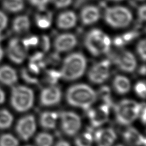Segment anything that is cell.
I'll list each match as a JSON object with an SVG mask.
<instances>
[{"mask_svg":"<svg viewBox=\"0 0 146 146\" xmlns=\"http://www.w3.org/2000/svg\"><path fill=\"white\" fill-rule=\"evenodd\" d=\"M13 122V116L7 110H0V129H7L11 126Z\"/></svg>","mask_w":146,"mask_h":146,"instance_id":"cell-26","label":"cell"},{"mask_svg":"<svg viewBox=\"0 0 146 146\" xmlns=\"http://www.w3.org/2000/svg\"><path fill=\"white\" fill-rule=\"evenodd\" d=\"M35 142L37 146H51L53 142V138L50 134L41 133L36 137Z\"/></svg>","mask_w":146,"mask_h":146,"instance_id":"cell-28","label":"cell"},{"mask_svg":"<svg viewBox=\"0 0 146 146\" xmlns=\"http://www.w3.org/2000/svg\"><path fill=\"white\" fill-rule=\"evenodd\" d=\"M113 44L116 47H118V48H121V47L124 46L125 45V44L123 40H122L121 36H116L113 40Z\"/></svg>","mask_w":146,"mask_h":146,"instance_id":"cell-44","label":"cell"},{"mask_svg":"<svg viewBox=\"0 0 146 146\" xmlns=\"http://www.w3.org/2000/svg\"><path fill=\"white\" fill-rule=\"evenodd\" d=\"M22 42L24 46L28 49L29 47H34L37 45L38 43V38L36 36H31L30 37L23 39Z\"/></svg>","mask_w":146,"mask_h":146,"instance_id":"cell-35","label":"cell"},{"mask_svg":"<svg viewBox=\"0 0 146 146\" xmlns=\"http://www.w3.org/2000/svg\"><path fill=\"white\" fill-rule=\"evenodd\" d=\"M27 49L22 40L17 38H14L9 42L7 54L12 62L15 64H21L25 60L27 56Z\"/></svg>","mask_w":146,"mask_h":146,"instance_id":"cell-11","label":"cell"},{"mask_svg":"<svg viewBox=\"0 0 146 146\" xmlns=\"http://www.w3.org/2000/svg\"><path fill=\"white\" fill-rule=\"evenodd\" d=\"M139 35V32H138L137 30H133L124 33V35H122L121 36V37L122 38V40H123L124 44H126L133 40L134 39L136 38Z\"/></svg>","mask_w":146,"mask_h":146,"instance_id":"cell-33","label":"cell"},{"mask_svg":"<svg viewBox=\"0 0 146 146\" xmlns=\"http://www.w3.org/2000/svg\"><path fill=\"white\" fill-rule=\"evenodd\" d=\"M76 21V15L74 12L72 11H66L59 15L57 19V26L60 29H70L74 27Z\"/></svg>","mask_w":146,"mask_h":146,"instance_id":"cell-18","label":"cell"},{"mask_svg":"<svg viewBox=\"0 0 146 146\" xmlns=\"http://www.w3.org/2000/svg\"><path fill=\"white\" fill-rule=\"evenodd\" d=\"M58 114L56 112L44 111L40 116V124L45 129H53L56 126Z\"/></svg>","mask_w":146,"mask_h":146,"instance_id":"cell-20","label":"cell"},{"mask_svg":"<svg viewBox=\"0 0 146 146\" xmlns=\"http://www.w3.org/2000/svg\"><path fill=\"white\" fill-rule=\"evenodd\" d=\"M108 59L115 64L119 68L124 72H131L136 68L137 62L135 56L128 51H122L115 53L108 51Z\"/></svg>","mask_w":146,"mask_h":146,"instance_id":"cell-7","label":"cell"},{"mask_svg":"<svg viewBox=\"0 0 146 146\" xmlns=\"http://www.w3.org/2000/svg\"><path fill=\"white\" fill-rule=\"evenodd\" d=\"M60 60V58L58 53V52H55V53H51L50 55L48 56V58H46V61L47 64H51V65H55L58 64Z\"/></svg>","mask_w":146,"mask_h":146,"instance_id":"cell-37","label":"cell"},{"mask_svg":"<svg viewBox=\"0 0 146 146\" xmlns=\"http://www.w3.org/2000/svg\"><path fill=\"white\" fill-rule=\"evenodd\" d=\"M51 1L56 7L58 8V9L69 6L72 2V0H51Z\"/></svg>","mask_w":146,"mask_h":146,"instance_id":"cell-40","label":"cell"},{"mask_svg":"<svg viewBox=\"0 0 146 146\" xmlns=\"http://www.w3.org/2000/svg\"><path fill=\"white\" fill-rule=\"evenodd\" d=\"M17 80L16 71L8 66L0 67V83L5 85H14Z\"/></svg>","mask_w":146,"mask_h":146,"instance_id":"cell-19","label":"cell"},{"mask_svg":"<svg viewBox=\"0 0 146 146\" xmlns=\"http://www.w3.org/2000/svg\"><path fill=\"white\" fill-rule=\"evenodd\" d=\"M140 1H144V0H140Z\"/></svg>","mask_w":146,"mask_h":146,"instance_id":"cell-51","label":"cell"},{"mask_svg":"<svg viewBox=\"0 0 146 146\" xmlns=\"http://www.w3.org/2000/svg\"><path fill=\"white\" fill-rule=\"evenodd\" d=\"M137 50L138 52V54L139 56L141 57V58L143 60L145 61L146 58V51H145V40L143 39V40H140L139 44H137Z\"/></svg>","mask_w":146,"mask_h":146,"instance_id":"cell-36","label":"cell"},{"mask_svg":"<svg viewBox=\"0 0 146 146\" xmlns=\"http://www.w3.org/2000/svg\"><path fill=\"white\" fill-rule=\"evenodd\" d=\"M93 141L92 134L90 130L80 135L75 140L76 146H91Z\"/></svg>","mask_w":146,"mask_h":146,"instance_id":"cell-25","label":"cell"},{"mask_svg":"<svg viewBox=\"0 0 146 146\" xmlns=\"http://www.w3.org/2000/svg\"><path fill=\"white\" fill-rule=\"evenodd\" d=\"M145 105L144 103H142L140 105V107H139V116L140 117V119H141V121L142 122V123L145 124Z\"/></svg>","mask_w":146,"mask_h":146,"instance_id":"cell-42","label":"cell"},{"mask_svg":"<svg viewBox=\"0 0 146 146\" xmlns=\"http://www.w3.org/2000/svg\"><path fill=\"white\" fill-rule=\"evenodd\" d=\"M85 44L93 55L99 56L107 53L110 51L111 40L101 30L93 29L86 35Z\"/></svg>","mask_w":146,"mask_h":146,"instance_id":"cell-3","label":"cell"},{"mask_svg":"<svg viewBox=\"0 0 146 146\" xmlns=\"http://www.w3.org/2000/svg\"><path fill=\"white\" fill-rule=\"evenodd\" d=\"M105 19L108 24L113 28H124L132 21V14L124 7L108 8L105 14Z\"/></svg>","mask_w":146,"mask_h":146,"instance_id":"cell-6","label":"cell"},{"mask_svg":"<svg viewBox=\"0 0 146 146\" xmlns=\"http://www.w3.org/2000/svg\"><path fill=\"white\" fill-rule=\"evenodd\" d=\"M5 100V95L3 91L0 88V105L4 103Z\"/></svg>","mask_w":146,"mask_h":146,"instance_id":"cell-46","label":"cell"},{"mask_svg":"<svg viewBox=\"0 0 146 146\" xmlns=\"http://www.w3.org/2000/svg\"><path fill=\"white\" fill-rule=\"evenodd\" d=\"M113 85L117 93L120 94H124L127 93L130 90L129 80L123 76L118 75L115 78L113 82Z\"/></svg>","mask_w":146,"mask_h":146,"instance_id":"cell-21","label":"cell"},{"mask_svg":"<svg viewBox=\"0 0 146 146\" xmlns=\"http://www.w3.org/2000/svg\"><path fill=\"white\" fill-rule=\"evenodd\" d=\"M139 73L141 75H145V65H143L139 69Z\"/></svg>","mask_w":146,"mask_h":146,"instance_id":"cell-47","label":"cell"},{"mask_svg":"<svg viewBox=\"0 0 146 146\" xmlns=\"http://www.w3.org/2000/svg\"><path fill=\"white\" fill-rule=\"evenodd\" d=\"M86 66L87 60L82 53L69 54L64 61L60 71L61 78L67 81L76 80L83 74Z\"/></svg>","mask_w":146,"mask_h":146,"instance_id":"cell-2","label":"cell"},{"mask_svg":"<svg viewBox=\"0 0 146 146\" xmlns=\"http://www.w3.org/2000/svg\"><path fill=\"white\" fill-rule=\"evenodd\" d=\"M30 63L35 65L40 70L44 68L47 65L46 58L42 52H36L33 54L30 58Z\"/></svg>","mask_w":146,"mask_h":146,"instance_id":"cell-27","label":"cell"},{"mask_svg":"<svg viewBox=\"0 0 146 146\" xmlns=\"http://www.w3.org/2000/svg\"><path fill=\"white\" fill-rule=\"evenodd\" d=\"M145 5H142L139 9V11H138V14H139V17L140 21H145L146 18V14H145Z\"/></svg>","mask_w":146,"mask_h":146,"instance_id":"cell-43","label":"cell"},{"mask_svg":"<svg viewBox=\"0 0 146 146\" xmlns=\"http://www.w3.org/2000/svg\"><path fill=\"white\" fill-rule=\"evenodd\" d=\"M3 8L9 12H18L24 8L23 0H3L2 3Z\"/></svg>","mask_w":146,"mask_h":146,"instance_id":"cell-23","label":"cell"},{"mask_svg":"<svg viewBox=\"0 0 146 146\" xmlns=\"http://www.w3.org/2000/svg\"><path fill=\"white\" fill-rule=\"evenodd\" d=\"M36 129V122L34 116L29 115L23 117L18 121L15 130L21 139L28 140L34 133Z\"/></svg>","mask_w":146,"mask_h":146,"instance_id":"cell-10","label":"cell"},{"mask_svg":"<svg viewBox=\"0 0 146 146\" xmlns=\"http://www.w3.org/2000/svg\"><path fill=\"white\" fill-rule=\"evenodd\" d=\"M77 42L75 35L71 33H64L55 38L54 46L57 52L67 51L74 48L77 44Z\"/></svg>","mask_w":146,"mask_h":146,"instance_id":"cell-14","label":"cell"},{"mask_svg":"<svg viewBox=\"0 0 146 146\" xmlns=\"http://www.w3.org/2000/svg\"><path fill=\"white\" fill-rule=\"evenodd\" d=\"M29 146H30V145H29Z\"/></svg>","mask_w":146,"mask_h":146,"instance_id":"cell-52","label":"cell"},{"mask_svg":"<svg viewBox=\"0 0 146 146\" xmlns=\"http://www.w3.org/2000/svg\"><path fill=\"white\" fill-rule=\"evenodd\" d=\"M33 92L32 89L25 86H17L12 90L10 103L13 108L19 112L28 110L33 103Z\"/></svg>","mask_w":146,"mask_h":146,"instance_id":"cell-5","label":"cell"},{"mask_svg":"<svg viewBox=\"0 0 146 146\" xmlns=\"http://www.w3.org/2000/svg\"><path fill=\"white\" fill-rule=\"evenodd\" d=\"M135 90L137 94L140 98L144 99L145 98V83L144 82H138L135 86Z\"/></svg>","mask_w":146,"mask_h":146,"instance_id":"cell-34","label":"cell"},{"mask_svg":"<svg viewBox=\"0 0 146 146\" xmlns=\"http://www.w3.org/2000/svg\"><path fill=\"white\" fill-rule=\"evenodd\" d=\"M30 27V22L27 15H21L14 20L12 25L13 30L17 33L27 32Z\"/></svg>","mask_w":146,"mask_h":146,"instance_id":"cell-22","label":"cell"},{"mask_svg":"<svg viewBox=\"0 0 146 146\" xmlns=\"http://www.w3.org/2000/svg\"><path fill=\"white\" fill-rule=\"evenodd\" d=\"M113 1H121V0H113Z\"/></svg>","mask_w":146,"mask_h":146,"instance_id":"cell-49","label":"cell"},{"mask_svg":"<svg viewBox=\"0 0 146 146\" xmlns=\"http://www.w3.org/2000/svg\"><path fill=\"white\" fill-rule=\"evenodd\" d=\"M117 146H124V145H117Z\"/></svg>","mask_w":146,"mask_h":146,"instance_id":"cell-50","label":"cell"},{"mask_svg":"<svg viewBox=\"0 0 146 146\" xmlns=\"http://www.w3.org/2000/svg\"><path fill=\"white\" fill-rule=\"evenodd\" d=\"M3 49H1V46H0V61L3 58Z\"/></svg>","mask_w":146,"mask_h":146,"instance_id":"cell-48","label":"cell"},{"mask_svg":"<svg viewBox=\"0 0 146 146\" xmlns=\"http://www.w3.org/2000/svg\"><path fill=\"white\" fill-rule=\"evenodd\" d=\"M62 129L68 136H74L81 127V120L76 113L72 111H63L60 114Z\"/></svg>","mask_w":146,"mask_h":146,"instance_id":"cell-8","label":"cell"},{"mask_svg":"<svg viewBox=\"0 0 146 146\" xmlns=\"http://www.w3.org/2000/svg\"><path fill=\"white\" fill-rule=\"evenodd\" d=\"M61 98L62 92L60 88L53 85L42 90L40 102L42 106H53L58 104L60 101Z\"/></svg>","mask_w":146,"mask_h":146,"instance_id":"cell-13","label":"cell"},{"mask_svg":"<svg viewBox=\"0 0 146 146\" xmlns=\"http://www.w3.org/2000/svg\"><path fill=\"white\" fill-rule=\"evenodd\" d=\"M125 141L130 145L135 146L145 145V139L134 127H128L123 133Z\"/></svg>","mask_w":146,"mask_h":146,"instance_id":"cell-17","label":"cell"},{"mask_svg":"<svg viewBox=\"0 0 146 146\" xmlns=\"http://www.w3.org/2000/svg\"><path fill=\"white\" fill-rule=\"evenodd\" d=\"M98 94L100 96V98H101V100L104 101L103 104H105V105L108 106L110 108L113 106V103L111 98L110 89L108 87L103 86V87H101L98 92Z\"/></svg>","mask_w":146,"mask_h":146,"instance_id":"cell-29","label":"cell"},{"mask_svg":"<svg viewBox=\"0 0 146 146\" xmlns=\"http://www.w3.org/2000/svg\"><path fill=\"white\" fill-rule=\"evenodd\" d=\"M81 20L83 25H89L97 22L100 17V10L94 6H87L81 12Z\"/></svg>","mask_w":146,"mask_h":146,"instance_id":"cell-16","label":"cell"},{"mask_svg":"<svg viewBox=\"0 0 146 146\" xmlns=\"http://www.w3.org/2000/svg\"><path fill=\"white\" fill-rule=\"evenodd\" d=\"M8 19L3 12L0 11V33H1L7 25Z\"/></svg>","mask_w":146,"mask_h":146,"instance_id":"cell-41","label":"cell"},{"mask_svg":"<svg viewBox=\"0 0 146 146\" xmlns=\"http://www.w3.org/2000/svg\"><path fill=\"white\" fill-rule=\"evenodd\" d=\"M111 62L108 59L96 64L88 72V79L94 83H102L108 79L110 76V67Z\"/></svg>","mask_w":146,"mask_h":146,"instance_id":"cell-9","label":"cell"},{"mask_svg":"<svg viewBox=\"0 0 146 146\" xmlns=\"http://www.w3.org/2000/svg\"><path fill=\"white\" fill-rule=\"evenodd\" d=\"M60 78V72L56 71V70L50 69L47 71L46 72L45 80L46 81V82L49 83V84H56Z\"/></svg>","mask_w":146,"mask_h":146,"instance_id":"cell-31","label":"cell"},{"mask_svg":"<svg viewBox=\"0 0 146 146\" xmlns=\"http://www.w3.org/2000/svg\"><path fill=\"white\" fill-rule=\"evenodd\" d=\"M140 105L135 101L124 100L114 106L117 121L120 124L128 125L139 117Z\"/></svg>","mask_w":146,"mask_h":146,"instance_id":"cell-4","label":"cell"},{"mask_svg":"<svg viewBox=\"0 0 146 146\" xmlns=\"http://www.w3.org/2000/svg\"><path fill=\"white\" fill-rule=\"evenodd\" d=\"M55 146H71V145L65 140H60L56 143Z\"/></svg>","mask_w":146,"mask_h":146,"instance_id":"cell-45","label":"cell"},{"mask_svg":"<svg viewBox=\"0 0 146 146\" xmlns=\"http://www.w3.org/2000/svg\"><path fill=\"white\" fill-rule=\"evenodd\" d=\"M116 138L115 132L111 128L100 129L94 132V139L98 146H111Z\"/></svg>","mask_w":146,"mask_h":146,"instance_id":"cell-15","label":"cell"},{"mask_svg":"<svg viewBox=\"0 0 146 146\" xmlns=\"http://www.w3.org/2000/svg\"><path fill=\"white\" fill-rule=\"evenodd\" d=\"M16 138L10 134H4L0 137V146H18Z\"/></svg>","mask_w":146,"mask_h":146,"instance_id":"cell-30","label":"cell"},{"mask_svg":"<svg viewBox=\"0 0 146 146\" xmlns=\"http://www.w3.org/2000/svg\"><path fill=\"white\" fill-rule=\"evenodd\" d=\"M32 72H31L29 70L26 69H23L21 72V76L23 79L26 82L30 84H38V80L36 77L33 76L32 74Z\"/></svg>","mask_w":146,"mask_h":146,"instance_id":"cell-32","label":"cell"},{"mask_svg":"<svg viewBox=\"0 0 146 146\" xmlns=\"http://www.w3.org/2000/svg\"><path fill=\"white\" fill-rule=\"evenodd\" d=\"M110 108L108 106L103 104L96 109L89 108L87 110V115L94 127L100 126L108 121Z\"/></svg>","mask_w":146,"mask_h":146,"instance_id":"cell-12","label":"cell"},{"mask_svg":"<svg viewBox=\"0 0 146 146\" xmlns=\"http://www.w3.org/2000/svg\"><path fill=\"white\" fill-rule=\"evenodd\" d=\"M44 13L36 14L35 16V21L38 27L42 29L48 28L51 24L52 21V14L51 12H46L44 10Z\"/></svg>","mask_w":146,"mask_h":146,"instance_id":"cell-24","label":"cell"},{"mask_svg":"<svg viewBox=\"0 0 146 146\" xmlns=\"http://www.w3.org/2000/svg\"><path fill=\"white\" fill-rule=\"evenodd\" d=\"M40 46L44 52L48 51L50 48V41L48 36L43 35L40 41Z\"/></svg>","mask_w":146,"mask_h":146,"instance_id":"cell-39","label":"cell"},{"mask_svg":"<svg viewBox=\"0 0 146 146\" xmlns=\"http://www.w3.org/2000/svg\"><path fill=\"white\" fill-rule=\"evenodd\" d=\"M32 5L36 7L39 10L45 9V7L48 3L49 0H28Z\"/></svg>","mask_w":146,"mask_h":146,"instance_id":"cell-38","label":"cell"},{"mask_svg":"<svg viewBox=\"0 0 146 146\" xmlns=\"http://www.w3.org/2000/svg\"><path fill=\"white\" fill-rule=\"evenodd\" d=\"M97 94L87 85L78 84L69 88L66 100L69 105L87 110L95 102Z\"/></svg>","mask_w":146,"mask_h":146,"instance_id":"cell-1","label":"cell"}]
</instances>
